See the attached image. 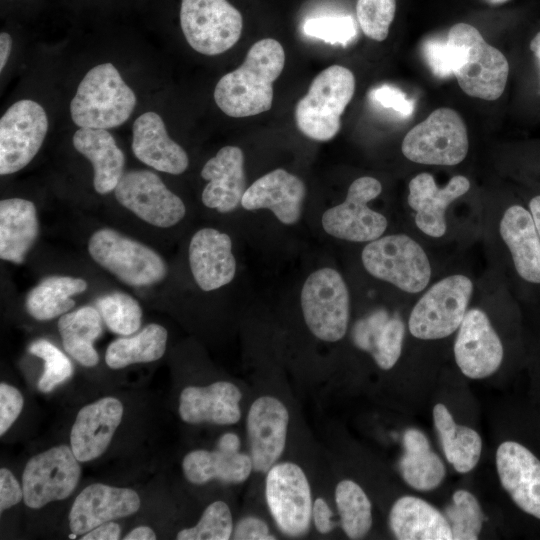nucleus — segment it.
Masks as SVG:
<instances>
[{
  "mask_svg": "<svg viewBox=\"0 0 540 540\" xmlns=\"http://www.w3.org/2000/svg\"><path fill=\"white\" fill-rule=\"evenodd\" d=\"M48 130L43 107L29 99L12 104L0 119V174L23 169L38 153Z\"/></svg>",
  "mask_w": 540,
  "mask_h": 540,
  "instance_id": "4468645a",
  "label": "nucleus"
},
{
  "mask_svg": "<svg viewBox=\"0 0 540 540\" xmlns=\"http://www.w3.org/2000/svg\"><path fill=\"white\" fill-rule=\"evenodd\" d=\"M28 351L44 360V372L38 381V389L48 393L57 385L70 378L73 366L68 357L54 344L38 339L30 344Z\"/></svg>",
  "mask_w": 540,
  "mask_h": 540,
  "instance_id": "79ce46f5",
  "label": "nucleus"
},
{
  "mask_svg": "<svg viewBox=\"0 0 540 540\" xmlns=\"http://www.w3.org/2000/svg\"><path fill=\"white\" fill-rule=\"evenodd\" d=\"M389 526L399 540L453 539L445 515L414 496H403L394 502L389 512Z\"/></svg>",
  "mask_w": 540,
  "mask_h": 540,
  "instance_id": "c85d7f7f",
  "label": "nucleus"
},
{
  "mask_svg": "<svg viewBox=\"0 0 540 540\" xmlns=\"http://www.w3.org/2000/svg\"><path fill=\"white\" fill-rule=\"evenodd\" d=\"M98 310L108 328L119 335L129 336L141 325L142 310L136 299L127 293L114 292L97 300Z\"/></svg>",
  "mask_w": 540,
  "mask_h": 540,
  "instance_id": "ea45409f",
  "label": "nucleus"
},
{
  "mask_svg": "<svg viewBox=\"0 0 540 540\" xmlns=\"http://www.w3.org/2000/svg\"><path fill=\"white\" fill-rule=\"evenodd\" d=\"M233 518L224 501H215L203 511L198 523L177 533L178 540H228L233 534Z\"/></svg>",
  "mask_w": 540,
  "mask_h": 540,
  "instance_id": "a19ab883",
  "label": "nucleus"
},
{
  "mask_svg": "<svg viewBox=\"0 0 540 540\" xmlns=\"http://www.w3.org/2000/svg\"><path fill=\"white\" fill-rule=\"evenodd\" d=\"M408 204L416 212V226L426 235L440 238L446 232L445 211L449 204L470 189L469 180L462 175L452 177L439 188L433 176L420 173L409 182Z\"/></svg>",
  "mask_w": 540,
  "mask_h": 540,
  "instance_id": "412c9836",
  "label": "nucleus"
},
{
  "mask_svg": "<svg viewBox=\"0 0 540 540\" xmlns=\"http://www.w3.org/2000/svg\"><path fill=\"white\" fill-rule=\"evenodd\" d=\"M490 4H500V3H504L506 2L507 0H484Z\"/></svg>",
  "mask_w": 540,
  "mask_h": 540,
  "instance_id": "bf43d9fd",
  "label": "nucleus"
},
{
  "mask_svg": "<svg viewBox=\"0 0 540 540\" xmlns=\"http://www.w3.org/2000/svg\"><path fill=\"white\" fill-rule=\"evenodd\" d=\"M312 523L315 529L323 535L330 533L335 527L332 510L322 497H318L313 501Z\"/></svg>",
  "mask_w": 540,
  "mask_h": 540,
  "instance_id": "3c124183",
  "label": "nucleus"
},
{
  "mask_svg": "<svg viewBox=\"0 0 540 540\" xmlns=\"http://www.w3.org/2000/svg\"><path fill=\"white\" fill-rule=\"evenodd\" d=\"M232 539L235 540H275L268 524L256 516L241 518L233 529Z\"/></svg>",
  "mask_w": 540,
  "mask_h": 540,
  "instance_id": "09e8293b",
  "label": "nucleus"
},
{
  "mask_svg": "<svg viewBox=\"0 0 540 540\" xmlns=\"http://www.w3.org/2000/svg\"><path fill=\"white\" fill-rule=\"evenodd\" d=\"M468 148L466 126L460 115L450 108L434 110L407 132L401 146L403 155L412 162L442 166L462 162Z\"/></svg>",
  "mask_w": 540,
  "mask_h": 540,
  "instance_id": "0eeeda50",
  "label": "nucleus"
},
{
  "mask_svg": "<svg viewBox=\"0 0 540 540\" xmlns=\"http://www.w3.org/2000/svg\"><path fill=\"white\" fill-rule=\"evenodd\" d=\"M363 266L373 277L407 293H419L431 278V265L423 248L405 234L370 241L361 254Z\"/></svg>",
  "mask_w": 540,
  "mask_h": 540,
  "instance_id": "39448f33",
  "label": "nucleus"
},
{
  "mask_svg": "<svg viewBox=\"0 0 540 540\" xmlns=\"http://www.w3.org/2000/svg\"><path fill=\"white\" fill-rule=\"evenodd\" d=\"M136 105L134 91L111 63L91 68L70 103L73 122L80 128L109 129L128 120Z\"/></svg>",
  "mask_w": 540,
  "mask_h": 540,
  "instance_id": "7ed1b4c3",
  "label": "nucleus"
},
{
  "mask_svg": "<svg viewBox=\"0 0 540 540\" xmlns=\"http://www.w3.org/2000/svg\"><path fill=\"white\" fill-rule=\"evenodd\" d=\"M24 405L20 391L7 383L0 384V435H4L18 418Z\"/></svg>",
  "mask_w": 540,
  "mask_h": 540,
  "instance_id": "49530a36",
  "label": "nucleus"
},
{
  "mask_svg": "<svg viewBox=\"0 0 540 540\" xmlns=\"http://www.w3.org/2000/svg\"><path fill=\"white\" fill-rule=\"evenodd\" d=\"M123 405L117 398L104 397L82 407L70 433V446L80 462L101 456L121 423Z\"/></svg>",
  "mask_w": 540,
  "mask_h": 540,
  "instance_id": "aec40b11",
  "label": "nucleus"
},
{
  "mask_svg": "<svg viewBox=\"0 0 540 540\" xmlns=\"http://www.w3.org/2000/svg\"><path fill=\"white\" fill-rule=\"evenodd\" d=\"M12 47V38L6 32L0 34V71H2L8 61Z\"/></svg>",
  "mask_w": 540,
  "mask_h": 540,
  "instance_id": "5fc2aeb1",
  "label": "nucleus"
},
{
  "mask_svg": "<svg viewBox=\"0 0 540 540\" xmlns=\"http://www.w3.org/2000/svg\"><path fill=\"white\" fill-rule=\"evenodd\" d=\"M405 334V325L398 315L390 316L379 309L358 320L352 329L354 344L370 353L383 370L391 369L398 361Z\"/></svg>",
  "mask_w": 540,
  "mask_h": 540,
  "instance_id": "cd10ccee",
  "label": "nucleus"
},
{
  "mask_svg": "<svg viewBox=\"0 0 540 540\" xmlns=\"http://www.w3.org/2000/svg\"><path fill=\"white\" fill-rule=\"evenodd\" d=\"M114 192L122 206L157 227L174 226L186 213L181 198L170 191L157 174L149 170L124 173Z\"/></svg>",
  "mask_w": 540,
  "mask_h": 540,
  "instance_id": "2eb2a0df",
  "label": "nucleus"
},
{
  "mask_svg": "<svg viewBox=\"0 0 540 540\" xmlns=\"http://www.w3.org/2000/svg\"><path fill=\"white\" fill-rule=\"evenodd\" d=\"M74 148L93 166L97 193L113 191L123 176L125 156L106 129L80 128L73 135Z\"/></svg>",
  "mask_w": 540,
  "mask_h": 540,
  "instance_id": "c756f323",
  "label": "nucleus"
},
{
  "mask_svg": "<svg viewBox=\"0 0 540 540\" xmlns=\"http://www.w3.org/2000/svg\"><path fill=\"white\" fill-rule=\"evenodd\" d=\"M100 312L91 306H84L63 314L58 320V330L65 351L86 367H93L99 361L93 342L102 332Z\"/></svg>",
  "mask_w": 540,
  "mask_h": 540,
  "instance_id": "f704fd0d",
  "label": "nucleus"
},
{
  "mask_svg": "<svg viewBox=\"0 0 540 540\" xmlns=\"http://www.w3.org/2000/svg\"><path fill=\"white\" fill-rule=\"evenodd\" d=\"M242 392L228 381L188 386L179 397V416L189 424L232 425L240 421Z\"/></svg>",
  "mask_w": 540,
  "mask_h": 540,
  "instance_id": "4be33fe9",
  "label": "nucleus"
},
{
  "mask_svg": "<svg viewBox=\"0 0 540 540\" xmlns=\"http://www.w3.org/2000/svg\"><path fill=\"white\" fill-rule=\"evenodd\" d=\"M209 182L202 192V202L208 208L228 213L241 204L246 191L244 155L236 146H225L210 158L201 170Z\"/></svg>",
  "mask_w": 540,
  "mask_h": 540,
  "instance_id": "393cba45",
  "label": "nucleus"
},
{
  "mask_svg": "<svg viewBox=\"0 0 540 540\" xmlns=\"http://www.w3.org/2000/svg\"><path fill=\"white\" fill-rule=\"evenodd\" d=\"M90 256L124 283L139 287L163 280L167 267L150 247L110 229H99L88 243Z\"/></svg>",
  "mask_w": 540,
  "mask_h": 540,
  "instance_id": "423d86ee",
  "label": "nucleus"
},
{
  "mask_svg": "<svg viewBox=\"0 0 540 540\" xmlns=\"http://www.w3.org/2000/svg\"><path fill=\"white\" fill-rule=\"evenodd\" d=\"M454 540H476L482 529L484 514L476 497L467 490H457L445 510Z\"/></svg>",
  "mask_w": 540,
  "mask_h": 540,
  "instance_id": "58836bf2",
  "label": "nucleus"
},
{
  "mask_svg": "<svg viewBox=\"0 0 540 540\" xmlns=\"http://www.w3.org/2000/svg\"><path fill=\"white\" fill-rule=\"evenodd\" d=\"M285 52L275 39L254 43L244 62L225 74L214 90V100L226 115L248 117L268 111L272 106L273 82L281 74Z\"/></svg>",
  "mask_w": 540,
  "mask_h": 540,
  "instance_id": "f257e3e1",
  "label": "nucleus"
},
{
  "mask_svg": "<svg viewBox=\"0 0 540 540\" xmlns=\"http://www.w3.org/2000/svg\"><path fill=\"white\" fill-rule=\"evenodd\" d=\"M453 349L457 366L471 379L491 376L500 367L504 356L498 334L486 313L478 308L466 312Z\"/></svg>",
  "mask_w": 540,
  "mask_h": 540,
  "instance_id": "dca6fc26",
  "label": "nucleus"
},
{
  "mask_svg": "<svg viewBox=\"0 0 540 540\" xmlns=\"http://www.w3.org/2000/svg\"><path fill=\"white\" fill-rule=\"evenodd\" d=\"M301 308L315 337L326 342L342 339L349 323L350 297L340 273L322 268L310 274L301 290Z\"/></svg>",
  "mask_w": 540,
  "mask_h": 540,
  "instance_id": "1a4fd4ad",
  "label": "nucleus"
},
{
  "mask_svg": "<svg viewBox=\"0 0 540 540\" xmlns=\"http://www.w3.org/2000/svg\"><path fill=\"white\" fill-rule=\"evenodd\" d=\"M289 412L278 398L258 397L250 406L246 430L253 470L267 473L281 457L287 438Z\"/></svg>",
  "mask_w": 540,
  "mask_h": 540,
  "instance_id": "f3484780",
  "label": "nucleus"
},
{
  "mask_svg": "<svg viewBox=\"0 0 540 540\" xmlns=\"http://www.w3.org/2000/svg\"><path fill=\"white\" fill-rule=\"evenodd\" d=\"M472 292V281L461 274L435 283L410 313L408 328L411 335L422 340H435L454 333L467 312Z\"/></svg>",
  "mask_w": 540,
  "mask_h": 540,
  "instance_id": "6e6552de",
  "label": "nucleus"
},
{
  "mask_svg": "<svg viewBox=\"0 0 540 540\" xmlns=\"http://www.w3.org/2000/svg\"><path fill=\"white\" fill-rule=\"evenodd\" d=\"M189 264L194 280L204 291L230 283L236 261L229 235L213 228L198 230L189 244Z\"/></svg>",
  "mask_w": 540,
  "mask_h": 540,
  "instance_id": "b1692460",
  "label": "nucleus"
},
{
  "mask_svg": "<svg viewBox=\"0 0 540 540\" xmlns=\"http://www.w3.org/2000/svg\"><path fill=\"white\" fill-rule=\"evenodd\" d=\"M496 468L514 503L540 519V460L520 443L505 441L497 448Z\"/></svg>",
  "mask_w": 540,
  "mask_h": 540,
  "instance_id": "a211bd4d",
  "label": "nucleus"
},
{
  "mask_svg": "<svg viewBox=\"0 0 540 540\" xmlns=\"http://www.w3.org/2000/svg\"><path fill=\"white\" fill-rule=\"evenodd\" d=\"M180 24L188 44L204 55H218L239 40L243 18L227 0H182Z\"/></svg>",
  "mask_w": 540,
  "mask_h": 540,
  "instance_id": "9b49d317",
  "label": "nucleus"
},
{
  "mask_svg": "<svg viewBox=\"0 0 540 540\" xmlns=\"http://www.w3.org/2000/svg\"><path fill=\"white\" fill-rule=\"evenodd\" d=\"M354 90L355 78L348 68L333 65L321 71L296 104L295 121L299 130L317 141L335 137Z\"/></svg>",
  "mask_w": 540,
  "mask_h": 540,
  "instance_id": "20e7f679",
  "label": "nucleus"
},
{
  "mask_svg": "<svg viewBox=\"0 0 540 540\" xmlns=\"http://www.w3.org/2000/svg\"><path fill=\"white\" fill-rule=\"evenodd\" d=\"M381 191V183L373 177L354 180L345 201L324 212L322 226L325 232L353 242H370L381 237L387 228V219L367 205Z\"/></svg>",
  "mask_w": 540,
  "mask_h": 540,
  "instance_id": "ddd939ff",
  "label": "nucleus"
},
{
  "mask_svg": "<svg viewBox=\"0 0 540 540\" xmlns=\"http://www.w3.org/2000/svg\"><path fill=\"white\" fill-rule=\"evenodd\" d=\"M182 469L185 478L195 485L212 480L239 484L248 479L253 465L250 455L240 451L229 453L218 448L214 451L197 449L185 455Z\"/></svg>",
  "mask_w": 540,
  "mask_h": 540,
  "instance_id": "2f4dec72",
  "label": "nucleus"
},
{
  "mask_svg": "<svg viewBox=\"0 0 540 540\" xmlns=\"http://www.w3.org/2000/svg\"><path fill=\"white\" fill-rule=\"evenodd\" d=\"M24 498L23 489L12 472L0 469V511L15 506Z\"/></svg>",
  "mask_w": 540,
  "mask_h": 540,
  "instance_id": "8fccbe9b",
  "label": "nucleus"
},
{
  "mask_svg": "<svg viewBox=\"0 0 540 540\" xmlns=\"http://www.w3.org/2000/svg\"><path fill=\"white\" fill-rule=\"evenodd\" d=\"M370 98L385 108H391L403 117H409L414 111V102L398 88L381 85L370 92Z\"/></svg>",
  "mask_w": 540,
  "mask_h": 540,
  "instance_id": "de8ad7c7",
  "label": "nucleus"
},
{
  "mask_svg": "<svg viewBox=\"0 0 540 540\" xmlns=\"http://www.w3.org/2000/svg\"><path fill=\"white\" fill-rule=\"evenodd\" d=\"M120 534L121 528L119 524L107 521L83 534L81 540H117L120 538Z\"/></svg>",
  "mask_w": 540,
  "mask_h": 540,
  "instance_id": "603ef678",
  "label": "nucleus"
},
{
  "mask_svg": "<svg viewBox=\"0 0 540 540\" xmlns=\"http://www.w3.org/2000/svg\"><path fill=\"white\" fill-rule=\"evenodd\" d=\"M167 337L163 326L149 324L132 337L113 341L105 353L106 364L112 369H120L135 363L156 361L165 353Z\"/></svg>",
  "mask_w": 540,
  "mask_h": 540,
  "instance_id": "e433bc0d",
  "label": "nucleus"
},
{
  "mask_svg": "<svg viewBox=\"0 0 540 540\" xmlns=\"http://www.w3.org/2000/svg\"><path fill=\"white\" fill-rule=\"evenodd\" d=\"M80 461L71 446L59 445L31 457L22 476L26 506L39 509L69 497L81 475Z\"/></svg>",
  "mask_w": 540,
  "mask_h": 540,
  "instance_id": "f8f14e48",
  "label": "nucleus"
},
{
  "mask_svg": "<svg viewBox=\"0 0 540 540\" xmlns=\"http://www.w3.org/2000/svg\"><path fill=\"white\" fill-rule=\"evenodd\" d=\"M140 503L133 489L91 484L74 500L69 513L70 530L76 536L83 535L104 522L134 514Z\"/></svg>",
  "mask_w": 540,
  "mask_h": 540,
  "instance_id": "6ab92c4d",
  "label": "nucleus"
},
{
  "mask_svg": "<svg viewBox=\"0 0 540 540\" xmlns=\"http://www.w3.org/2000/svg\"><path fill=\"white\" fill-rule=\"evenodd\" d=\"M38 234L37 212L33 202L8 198L0 202V257L20 264Z\"/></svg>",
  "mask_w": 540,
  "mask_h": 540,
  "instance_id": "7c9ffc66",
  "label": "nucleus"
},
{
  "mask_svg": "<svg viewBox=\"0 0 540 540\" xmlns=\"http://www.w3.org/2000/svg\"><path fill=\"white\" fill-rule=\"evenodd\" d=\"M396 11V0H358L356 14L363 33L370 39L387 38Z\"/></svg>",
  "mask_w": 540,
  "mask_h": 540,
  "instance_id": "37998d69",
  "label": "nucleus"
},
{
  "mask_svg": "<svg viewBox=\"0 0 540 540\" xmlns=\"http://www.w3.org/2000/svg\"><path fill=\"white\" fill-rule=\"evenodd\" d=\"M132 151L144 164L173 175L183 173L189 164L185 150L169 137L162 118L154 112L134 121Z\"/></svg>",
  "mask_w": 540,
  "mask_h": 540,
  "instance_id": "a878e982",
  "label": "nucleus"
},
{
  "mask_svg": "<svg viewBox=\"0 0 540 540\" xmlns=\"http://www.w3.org/2000/svg\"><path fill=\"white\" fill-rule=\"evenodd\" d=\"M530 50L536 56L540 63V31L532 38L530 42Z\"/></svg>",
  "mask_w": 540,
  "mask_h": 540,
  "instance_id": "13d9d810",
  "label": "nucleus"
},
{
  "mask_svg": "<svg viewBox=\"0 0 540 540\" xmlns=\"http://www.w3.org/2000/svg\"><path fill=\"white\" fill-rule=\"evenodd\" d=\"M403 446L399 469L404 481L420 491L437 488L446 469L441 458L432 451L426 435L416 428H409L403 435Z\"/></svg>",
  "mask_w": 540,
  "mask_h": 540,
  "instance_id": "473e14b6",
  "label": "nucleus"
},
{
  "mask_svg": "<svg viewBox=\"0 0 540 540\" xmlns=\"http://www.w3.org/2000/svg\"><path fill=\"white\" fill-rule=\"evenodd\" d=\"M433 420L448 462L459 473L470 472L477 465L482 451L478 432L457 424L442 403L434 406Z\"/></svg>",
  "mask_w": 540,
  "mask_h": 540,
  "instance_id": "72a5a7b5",
  "label": "nucleus"
},
{
  "mask_svg": "<svg viewBox=\"0 0 540 540\" xmlns=\"http://www.w3.org/2000/svg\"><path fill=\"white\" fill-rule=\"evenodd\" d=\"M155 532L148 526H139L125 535L124 540H155Z\"/></svg>",
  "mask_w": 540,
  "mask_h": 540,
  "instance_id": "6e6d98bb",
  "label": "nucleus"
},
{
  "mask_svg": "<svg viewBox=\"0 0 540 540\" xmlns=\"http://www.w3.org/2000/svg\"><path fill=\"white\" fill-rule=\"evenodd\" d=\"M240 446L241 441L239 436L232 432L223 434L217 443L218 449L229 453L239 452Z\"/></svg>",
  "mask_w": 540,
  "mask_h": 540,
  "instance_id": "864d4df0",
  "label": "nucleus"
},
{
  "mask_svg": "<svg viewBox=\"0 0 540 540\" xmlns=\"http://www.w3.org/2000/svg\"><path fill=\"white\" fill-rule=\"evenodd\" d=\"M500 234L518 275L530 283H540V239L530 211L521 205L507 208L500 222Z\"/></svg>",
  "mask_w": 540,
  "mask_h": 540,
  "instance_id": "bb28decb",
  "label": "nucleus"
},
{
  "mask_svg": "<svg viewBox=\"0 0 540 540\" xmlns=\"http://www.w3.org/2000/svg\"><path fill=\"white\" fill-rule=\"evenodd\" d=\"M422 50L435 76L447 78L453 74V51L447 40L428 39L423 43Z\"/></svg>",
  "mask_w": 540,
  "mask_h": 540,
  "instance_id": "a18cd8bd",
  "label": "nucleus"
},
{
  "mask_svg": "<svg viewBox=\"0 0 540 540\" xmlns=\"http://www.w3.org/2000/svg\"><path fill=\"white\" fill-rule=\"evenodd\" d=\"M265 499L278 530L289 538L305 536L312 522V494L304 470L293 462L274 464L266 473Z\"/></svg>",
  "mask_w": 540,
  "mask_h": 540,
  "instance_id": "9d476101",
  "label": "nucleus"
},
{
  "mask_svg": "<svg viewBox=\"0 0 540 540\" xmlns=\"http://www.w3.org/2000/svg\"><path fill=\"white\" fill-rule=\"evenodd\" d=\"M447 41L452 47L453 74L460 88L471 97L498 99L509 75V63L504 54L488 44L474 26L466 23L452 26Z\"/></svg>",
  "mask_w": 540,
  "mask_h": 540,
  "instance_id": "f03ea898",
  "label": "nucleus"
},
{
  "mask_svg": "<svg viewBox=\"0 0 540 540\" xmlns=\"http://www.w3.org/2000/svg\"><path fill=\"white\" fill-rule=\"evenodd\" d=\"M529 209L540 239V195H537L530 200Z\"/></svg>",
  "mask_w": 540,
  "mask_h": 540,
  "instance_id": "4d7b16f0",
  "label": "nucleus"
},
{
  "mask_svg": "<svg viewBox=\"0 0 540 540\" xmlns=\"http://www.w3.org/2000/svg\"><path fill=\"white\" fill-rule=\"evenodd\" d=\"M303 32L330 44L347 45L357 35L351 16H324L311 18L303 24Z\"/></svg>",
  "mask_w": 540,
  "mask_h": 540,
  "instance_id": "c03bdc74",
  "label": "nucleus"
},
{
  "mask_svg": "<svg viewBox=\"0 0 540 540\" xmlns=\"http://www.w3.org/2000/svg\"><path fill=\"white\" fill-rule=\"evenodd\" d=\"M87 283L71 276H51L35 286L26 297L27 312L44 321L67 313L75 305L71 296L84 292Z\"/></svg>",
  "mask_w": 540,
  "mask_h": 540,
  "instance_id": "c9c22d12",
  "label": "nucleus"
},
{
  "mask_svg": "<svg viewBox=\"0 0 540 540\" xmlns=\"http://www.w3.org/2000/svg\"><path fill=\"white\" fill-rule=\"evenodd\" d=\"M335 504L343 532L349 539H362L372 527V505L353 480H341L335 488Z\"/></svg>",
  "mask_w": 540,
  "mask_h": 540,
  "instance_id": "4c0bfd02",
  "label": "nucleus"
},
{
  "mask_svg": "<svg viewBox=\"0 0 540 540\" xmlns=\"http://www.w3.org/2000/svg\"><path fill=\"white\" fill-rule=\"evenodd\" d=\"M306 188L303 181L284 169H275L249 186L241 200L246 210L269 209L286 225L301 216Z\"/></svg>",
  "mask_w": 540,
  "mask_h": 540,
  "instance_id": "5701e85b",
  "label": "nucleus"
}]
</instances>
